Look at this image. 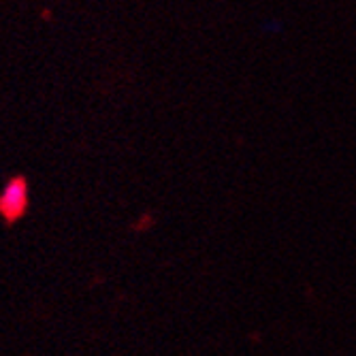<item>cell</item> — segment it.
I'll list each match as a JSON object with an SVG mask.
<instances>
[{"label": "cell", "instance_id": "obj_1", "mask_svg": "<svg viewBox=\"0 0 356 356\" xmlns=\"http://www.w3.org/2000/svg\"><path fill=\"white\" fill-rule=\"evenodd\" d=\"M28 203H30V192H28V179L17 175V177H11L3 192H0V218L5 222H17L26 209H28Z\"/></svg>", "mask_w": 356, "mask_h": 356}]
</instances>
